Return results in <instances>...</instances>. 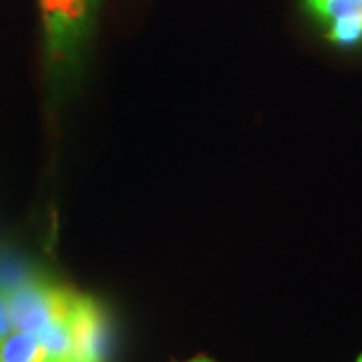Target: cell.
<instances>
[{
	"instance_id": "1",
	"label": "cell",
	"mask_w": 362,
	"mask_h": 362,
	"mask_svg": "<svg viewBox=\"0 0 362 362\" xmlns=\"http://www.w3.org/2000/svg\"><path fill=\"white\" fill-rule=\"evenodd\" d=\"M95 0H40L47 51L54 65H71L93 23Z\"/></svg>"
},
{
	"instance_id": "2",
	"label": "cell",
	"mask_w": 362,
	"mask_h": 362,
	"mask_svg": "<svg viewBox=\"0 0 362 362\" xmlns=\"http://www.w3.org/2000/svg\"><path fill=\"white\" fill-rule=\"evenodd\" d=\"M77 292L65 286H54L40 280H28L8 292L14 330L39 334L54 320L69 318Z\"/></svg>"
},
{
	"instance_id": "3",
	"label": "cell",
	"mask_w": 362,
	"mask_h": 362,
	"mask_svg": "<svg viewBox=\"0 0 362 362\" xmlns=\"http://www.w3.org/2000/svg\"><path fill=\"white\" fill-rule=\"evenodd\" d=\"M75 362H107L111 330L103 308L95 298L77 294L69 312Z\"/></svg>"
},
{
	"instance_id": "4",
	"label": "cell",
	"mask_w": 362,
	"mask_h": 362,
	"mask_svg": "<svg viewBox=\"0 0 362 362\" xmlns=\"http://www.w3.org/2000/svg\"><path fill=\"white\" fill-rule=\"evenodd\" d=\"M37 337L42 344L45 362H75L69 318H61L45 326Z\"/></svg>"
},
{
	"instance_id": "5",
	"label": "cell",
	"mask_w": 362,
	"mask_h": 362,
	"mask_svg": "<svg viewBox=\"0 0 362 362\" xmlns=\"http://www.w3.org/2000/svg\"><path fill=\"white\" fill-rule=\"evenodd\" d=\"M0 362H45L39 337L33 332L13 330L0 342Z\"/></svg>"
},
{
	"instance_id": "6",
	"label": "cell",
	"mask_w": 362,
	"mask_h": 362,
	"mask_svg": "<svg viewBox=\"0 0 362 362\" xmlns=\"http://www.w3.org/2000/svg\"><path fill=\"white\" fill-rule=\"evenodd\" d=\"M310 11L318 18L330 23L354 18L362 23V0H306Z\"/></svg>"
},
{
	"instance_id": "7",
	"label": "cell",
	"mask_w": 362,
	"mask_h": 362,
	"mask_svg": "<svg viewBox=\"0 0 362 362\" xmlns=\"http://www.w3.org/2000/svg\"><path fill=\"white\" fill-rule=\"evenodd\" d=\"M328 39L340 45V47H354L362 40V23L354 21V18L330 23Z\"/></svg>"
},
{
	"instance_id": "8",
	"label": "cell",
	"mask_w": 362,
	"mask_h": 362,
	"mask_svg": "<svg viewBox=\"0 0 362 362\" xmlns=\"http://www.w3.org/2000/svg\"><path fill=\"white\" fill-rule=\"evenodd\" d=\"M14 330L8 292H0V342Z\"/></svg>"
},
{
	"instance_id": "9",
	"label": "cell",
	"mask_w": 362,
	"mask_h": 362,
	"mask_svg": "<svg viewBox=\"0 0 362 362\" xmlns=\"http://www.w3.org/2000/svg\"><path fill=\"white\" fill-rule=\"evenodd\" d=\"M185 362H216V361H211V358H207V356H195V358H189V361H185Z\"/></svg>"
},
{
	"instance_id": "10",
	"label": "cell",
	"mask_w": 362,
	"mask_h": 362,
	"mask_svg": "<svg viewBox=\"0 0 362 362\" xmlns=\"http://www.w3.org/2000/svg\"><path fill=\"white\" fill-rule=\"evenodd\" d=\"M356 362H362V354H361V356H358V358H356Z\"/></svg>"
}]
</instances>
